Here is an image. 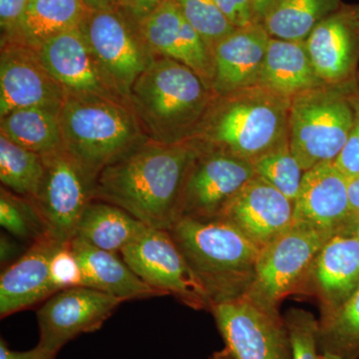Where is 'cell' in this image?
I'll return each mask as SVG.
<instances>
[{
	"label": "cell",
	"instance_id": "obj_31",
	"mask_svg": "<svg viewBox=\"0 0 359 359\" xmlns=\"http://www.w3.org/2000/svg\"><path fill=\"white\" fill-rule=\"evenodd\" d=\"M0 224L11 237L29 245L48 235L34 203L4 187L0 192Z\"/></svg>",
	"mask_w": 359,
	"mask_h": 359
},
{
	"label": "cell",
	"instance_id": "obj_8",
	"mask_svg": "<svg viewBox=\"0 0 359 359\" xmlns=\"http://www.w3.org/2000/svg\"><path fill=\"white\" fill-rule=\"evenodd\" d=\"M120 255L144 283L163 295H173L193 309H212L209 292L169 231L148 228Z\"/></svg>",
	"mask_w": 359,
	"mask_h": 359
},
{
	"label": "cell",
	"instance_id": "obj_32",
	"mask_svg": "<svg viewBox=\"0 0 359 359\" xmlns=\"http://www.w3.org/2000/svg\"><path fill=\"white\" fill-rule=\"evenodd\" d=\"M252 163L257 176L294 202L306 171L290 151V142L262 155Z\"/></svg>",
	"mask_w": 359,
	"mask_h": 359
},
{
	"label": "cell",
	"instance_id": "obj_39",
	"mask_svg": "<svg viewBox=\"0 0 359 359\" xmlns=\"http://www.w3.org/2000/svg\"><path fill=\"white\" fill-rule=\"evenodd\" d=\"M56 355L57 353L47 351L39 344L27 351H11L6 340L0 339V359H55Z\"/></svg>",
	"mask_w": 359,
	"mask_h": 359
},
{
	"label": "cell",
	"instance_id": "obj_23",
	"mask_svg": "<svg viewBox=\"0 0 359 359\" xmlns=\"http://www.w3.org/2000/svg\"><path fill=\"white\" fill-rule=\"evenodd\" d=\"M70 244L81 266L83 287L126 302L163 295L144 283L118 254L98 249L79 238H73Z\"/></svg>",
	"mask_w": 359,
	"mask_h": 359
},
{
	"label": "cell",
	"instance_id": "obj_6",
	"mask_svg": "<svg viewBox=\"0 0 359 359\" xmlns=\"http://www.w3.org/2000/svg\"><path fill=\"white\" fill-rule=\"evenodd\" d=\"M358 79L344 84H323L292 98L289 142L304 171L334 162L346 145L354 121L351 93Z\"/></svg>",
	"mask_w": 359,
	"mask_h": 359
},
{
	"label": "cell",
	"instance_id": "obj_38",
	"mask_svg": "<svg viewBox=\"0 0 359 359\" xmlns=\"http://www.w3.org/2000/svg\"><path fill=\"white\" fill-rule=\"evenodd\" d=\"M224 15L237 28L249 27L256 25L250 0H214Z\"/></svg>",
	"mask_w": 359,
	"mask_h": 359
},
{
	"label": "cell",
	"instance_id": "obj_2",
	"mask_svg": "<svg viewBox=\"0 0 359 359\" xmlns=\"http://www.w3.org/2000/svg\"><path fill=\"white\" fill-rule=\"evenodd\" d=\"M290 103L261 85L215 95L192 140L202 150L252 162L289 142Z\"/></svg>",
	"mask_w": 359,
	"mask_h": 359
},
{
	"label": "cell",
	"instance_id": "obj_10",
	"mask_svg": "<svg viewBox=\"0 0 359 359\" xmlns=\"http://www.w3.org/2000/svg\"><path fill=\"white\" fill-rule=\"evenodd\" d=\"M80 28L106 76L129 102L134 82L156 57L139 23L134 27L118 9L88 11Z\"/></svg>",
	"mask_w": 359,
	"mask_h": 359
},
{
	"label": "cell",
	"instance_id": "obj_30",
	"mask_svg": "<svg viewBox=\"0 0 359 359\" xmlns=\"http://www.w3.org/2000/svg\"><path fill=\"white\" fill-rule=\"evenodd\" d=\"M325 351L344 359L359 356V285L339 308L327 311L318 330Z\"/></svg>",
	"mask_w": 359,
	"mask_h": 359
},
{
	"label": "cell",
	"instance_id": "obj_40",
	"mask_svg": "<svg viewBox=\"0 0 359 359\" xmlns=\"http://www.w3.org/2000/svg\"><path fill=\"white\" fill-rule=\"evenodd\" d=\"M164 1L165 0H123L122 4L128 9L132 18L139 23Z\"/></svg>",
	"mask_w": 359,
	"mask_h": 359
},
{
	"label": "cell",
	"instance_id": "obj_11",
	"mask_svg": "<svg viewBox=\"0 0 359 359\" xmlns=\"http://www.w3.org/2000/svg\"><path fill=\"white\" fill-rule=\"evenodd\" d=\"M255 175L250 161L201 149L184 181L176 219L218 218Z\"/></svg>",
	"mask_w": 359,
	"mask_h": 359
},
{
	"label": "cell",
	"instance_id": "obj_27",
	"mask_svg": "<svg viewBox=\"0 0 359 359\" xmlns=\"http://www.w3.org/2000/svg\"><path fill=\"white\" fill-rule=\"evenodd\" d=\"M0 135L40 155L63 148L59 111L48 108H21L2 116Z\"/></svg>",
	"mask_w": 359,
	"mask_h": 359
},
{
	"label": "cell",
	"instance_id": "obj_4",
	"mask_svg": "<svg viewBox=\"0 0 359 359\" xmlns=\"http://www.w3.org/2000/svg\"><path fill=\"white\" fill-rule=\"evenodd\" d=\"M168 231L214 304L243 295L244 283L250 287L261 248L237 226L219 218H179Z\"/></svg>",
	"mask_w": 359,
	"mask_h": 359
},
{
	"label": "cell",
	"instance_id": "obj_9",
	"mask_svg": "<svg viewBox=\"0 0 359 359\" xmlns=\"http://www.w3.org/2000/svg\"><path fill=\"white\" fill-rule=\"evenodd\" d=\"M44 174L32 200L43 219L47 233L67 244L75 237L82 214L93 200L96 178L65 148L42 155Z\"/></svg>",
	"mask_w": 359,
	"mask_h": 359
},
{
	"label": "cell",
	"instance_id": "obj_20",
	"mask_svg": "<svg viewBox=\"0 0 359 359\" xmlns=\"http://www.w3.org/2000/svg\"><path fill=\"white\" fill-rule=\"evenodd\" d=\"M60 243L50 236L39 238L0 276V316L7 318L46 301L56 290L50 280V262Z\"/></svg>",
	"mask_w": 359,
	"mask_h": 359
},
{
	"label": "cell",
	"instance_id": "obj_37",
	"mask_svg": "<svg viewBox=\"0 0 359 359\" xmlns=\"http://www.w3.org/2000/svg\"><path fill=\"white\" fill-rule=\"evenodd\" d=\"M29 0H0L1 43L14 42L18 39L21 20Z\"/></svg>",
	"mask_w": 359,
	"mask_h": 359
},
{
	"label": "cell",
	"instance_id": "obj_36",
	"mask_svg": "<svg viewBox=\"0 0 359 359\" xmlns=\"http://www.w3.org/2000/svg\"><path fill=\"white\" fill-rule=\"evenodd\" d=\"M351 102L354 109L353 129L346 145L334 162L335 167L347 179L353 178L359 175V83L353 90Z\"/></svg>",
	"mask_w": 359,
	"mask_h": 359
},
{
	"label": "cell",
	"instance_id": "obj_29",
	"mask_svg": "<svg viewBox=\"0 0 359 359\" xmlns=\"http://www.w3.org/2000/svg\"><path fill=\"white\" fill-rule=\"evenodd\" d=\"M43 174L42 155L0 135V181L4 188L26 199H35Z\"/></svg>",
	"mask_w": 359,
	"mask_h": 359
},
{
	"label": "cell",
	"instance_id": "obj_43",
	"mask_svg": "<svg viewBox=\"0 0 359 359\" xmlns=\"http://www.w3.org/2000/svg\"><path fill=\"white\" fill-rule=\"evenodd\" d=\"M123 0H83L85 6L88 11H108V9H117L118 4Z\"/></svg>",
	"mask_w": 359,
	"mask_h": 359
},
{
	"label": "cell",
	"instance_id": "obj_34",
	"mask_svg": "<svg viewBox=\"0 0 359 359\" xmlns=\"http://www.w3.org/2000/svg\"><path fill=\"white\" fill-rule=\"evenodd\" d=\"M289 332L290 359H320L318 355L320 325L311 313L290 311L285 320Z\"/></svg>",
	"mask_w": 359,
	"mask_h": 359
},
{
	"label": "cell",
	"instance_id": "obj_24",
	"mask_svg": "<svg viewBox=\"0 0 359 359\" xmlns=\"http://www.w3.org/2000/svg\"><path fill=\"white\" fill-rule=\"evenodd\" d=\"M323 84L314 70L306 41L271 37L257 85L292 98Z\"/></svg>",
	"mask_w": 359,
	"mask_h": 359
},
{
	"label": "cell",
	"instance_id": "obj_42",
	"mask_svg": "<svg viewBox=\"0 0 359 359\" xmlns=\"http://www.w3.org/2000/svg\"><path fill=\"white\" fill-rule=\"evenodd\" d=\"M349 204L353 216H359V175L353 178L347 179Z\"/></svg>",
	"mask_w": 359,
	"mask_h": 359
},
{
	"label": "cell",
	"instance_id": "obj_26",
	"mask_svg": "<svg viewBox=\"0 0 359 359\" xmlns=\"http://www.w3.org/2000/svg\"><path fill=\"white\" fill-rule=\"evenodd\" d=\"M87 11L83 0H29L14 42L35 50L52 37L80 26Z\"/></svg>",
	"mask_w": 359,
	"mask_h": 359
},
{
	"label": "cell",
	"instance_id": "obj_1",
	"mask_svg": "<svg viewBox=\"0 0 359 359\" xmlns=\"http://www.w3.org/2000/svg\"><path fill=\"white\" fill-rule=\"evenodd\" d=\"M200 152L192 139L175 144L149 139L104 168L93 200L122 208L149 228L169 230L187 173Z\"/></svg>",
	"mask_w": 359,
	"mask_h": 359
},
{
	"label": "cell",
	"instance_id": "obj_41",
	"mask_svg": "<svg viewBox=\"0 0 359 359\" xmlns=\"http://www.w3.org/2000/svg\"><path fill=\"white\" fill-rule=\"evenodd\" d=\"M20 248L13 238L1 233V238H0V262L1 264L9 266L18 261L25 252H20Z\"/></svg>",
	"mask_w": 359,
	"mask_h": 359
},
{
	"label": "cell",
	"instance_id": "obj_13",
	"mask_svg": "<svg viewBox=\"0 0 359 359\" xmlns=\"http://www.w3.org/2000/svg\"><path fill=\"white\" fill-rule=\"evenodd\" d=\"M124 302L121 297L88 287L59 290L37 311L39 346L58 353L80 334L100 330Z\"/></svg>",
	"mask_w": 359,
	"mask_h": 359
},
{
	"label": "cell",
	"instance_id": "obj_22",
	"mask_svg": "<svg viewBox=\"0 0 359 359\" xmlns=\"http://www.w3.org/2000/svg\"><path fill=\"white\" fill-rule=\"evenodd\" d=\"M311 271L328 311L339 308L359 285V240L341 230L328 238Z\"/></svg>",
	"mask_w": 359,
	"mask_h": 359
},
{
	"label": "cell",
	"instance_id": "obj_28",
	"mask_svg": "<svg viewBox=\"0 0 359 359\" xmlns=\"http://www.w3.org/2000/svg\"><path fill=\"white\" fill-rule=\"evenodd\" d=\"M341 4L340 0H276L262 25L271 39L306 41Z\"/></svg>",
	"mask_w": 359,
	"mask_h": 359
},
{
	"label": "cell",
	"instance_id": "obj_16",
	"mask_svg": "<svg viewBox=\"0 0 359 359\" xmlns=\"http://www.w3.org/2000/svg\"><path fill=\"white\" fill-rule=\"evenodd\" d=\"M47 70L69 93L124 101L106 76L80 26L35 49Z\"/></svg>",
	"mask_w": 359,
	"mask_h": 359
},
{
	"label": "cell",
	"instance_id": "obj_17",
	"mask_svg": "<svg viewBox=\"0 0 359 359\" xmlns=\"http://www.w3.org/2000/svg\"><path fill=\"white\" fill-rule=\"evenodd\" d=\"M218 218L237 226L262 249L294 224V202L255 175Z\"/></svg>",
	"mask_w": 359,
	"mask_h": 359
},
{
	"label": "cell",
	"instance_id": "obj_3",
	"mask_svg": "<svg viewBox=\"0 0 359 359\" xmlns=\"http://www.w3.org/2000/svg\"><path fill=\"white\" fill-rule=\"evenodd\" d=\"M214 98L195 71L156 55L134 82L128 100L150 140L175 144L193 138Z\"/></svg>",
	"mask_w": 359,
	"mask_h": 359
},
{
	"label": "cell",
	"instance_id": "obj_18",
	"mask_svg": "<svg viewBox=\"0 0 359 359\" xmlns=\"http://www.w3.org/2000/svg\"><path fill=\"white\" fill-rule=\"evenodd\" d=\"M139 27L156 55L174 59L188 66L211 89L212 53L175 0H165L139 22Z\"/></svg>",
	"mask_w": 359,
	"mask_h": 359
},
{
	"label": "cell",
	"instance_id": "obj_19",
	"mask_svg": "<svg viewBox=\"0 0 359 359\" xmlns=\"http://www.w3.org/2000/svg\"><path fill=\"white\" fill-rule=\"evenodd\" d=\"M353 215L347 178L334 162H323L304 172L294 202V224L327 235L344 230Z\"/></svg>",
	"mask_w": 359,
	"mask_h": 359
},
{
	"label": "cell",
	"instance_id": "obj_12",
	"mask_svg": "<svg viewBox=\"0 0 359 359\" xmlns=\"http://www.w3.org/2000/svg\"><path fill=\"white\" fill-rule=\"evenodd\" d=\"M211 311L233 359H290L287 327L245 295L217 302Z\"/></svg>",
	"mask_w": 359,
	"mask_h": 359
},
{
	"label": "cell",
	"instance_id": "obj_14",
	"mask_svg": "<svg viewBox=\"0 0 359 359\" xmlns=\"http://www.w3.org/2000/svg\"><path fill=\"white\" fill-rule=\"evenodd\" d=\"M67 93L34 49L20 42L1 43L0 117L21 108L59 111Z\"/></svg>",
	"mask_w": 359,
	"mask_h": 359
},
{
	"label": "cell",
	"instance_id": "obj_7",
	"mask_svg": "<svg viewBox=\"0 0 359 359\" xmlns=\"http://www.w3.org/2000/svg\"><path fill=\"white\" fill-rule=\"evenodd\" d=\"M332 237L294 224L259 250L255 275L245 297L271 313L306 276L318 252Z\"/></svg>",
	"mask_w": 359,
	"mask_h": 359
},
{
	"label": "cell",
	"instance_id": "obj_35",
	"mask_svg": "<svg viewBox=\"0 0 359 359\" xmlns=\"http://www.w3.org/2000/svg\"><path fill=\"white\" fill-rule=\"evenodd\" d=\"M50 280L56 292L83 287L82 271L70 243L59 245L50 262Z\"/></svg>",
	"mask_w": 359,
	"mask_h": 359
},
{
	"label": "cell",
	"instance_id": "obj_33",
	"mask_svg": "<svg viewBox=\"0 0 359 359\" xmlns=\"http://www.w3.org/2000/svg\"><path fill=\"white\" fill-rule=\"evenodd\" d=\"M188 22L199 33L212 53L214 47L237 29L214 0H175Z\"/></svg>",
	"mask_w": 359,
	"mask_h": 359
},
{
	"label": "cell",
	"instance_id": "obj_47",
	"mask_svg": "<svg viewBox=\"0 0 359 359\" xmlns=\"http://www.w3.org/2000/svg\"><path fill=\"white\" fill-rule=\"evenodd\" d=\"M214 359H233V358L231 355V353L226 351V353L217 354Z\"/></svg>",
	"mask_w": 359,
	"mask_h": 359
},
{
	"label": "cell",
	"instance_id": "obj_45",
	"mask_svg": "<svg viewBox=\"0 0 359 359\" xmlns=\"http://www.w3.org/2000/svg\"><path fill=\"white\" fill-rule=\"evenodd\" d=\"M344 230L353 233L359 240V216H353Z\"/></svg>",
	"mask_w": 359,
	"mask_h": 359
},
{
	"label": "cell",
	"instance_id": "obj_15",
	"mask_svg": "<svg viewBox=\"0 0 359 359\" xmlns=\"http://www.w3.org/2000/svg\"><path fill=\"white\" fill-rule=\"evenodd\" d=\"M306 42L323 83L358 79L359 4H342L314 28Z\"/></svg>",
	"mask_w": 359,
	"mask_h": 359
},
{
	"label": "cell",
	"instance_id": "obj_44",
	"mask_svg": "<svg viewBox=\"0 0 359 359\" xmlns=\"http://www.w3.org/2000/svg\"><path fill=\"white\" fill-rule=\"evenodd\" d=\"M252 1V11L257 23H262L264 15L269 11L276 0H250Z\"/></svg>",
	"mask_w": 359,
	"mask_h": 359
},
{
	"label": "cell",
	"instance_id": "obj_5",
	"mask_svg": "<svg viewBox=\"0 0 359 359\" xmlns=\"http://www.w3.org/2000/svg\"><path fill=\"white\" fill-rule=\"evenodd\" d=\"M63 147L89 172L99 173L149 140L129 103L68 92L59 110Z\"/></svg>",
	"mask_w": 359,
	"mask_h": 359
},
{
	"label": "cell",
	"instance_id": "obj_21",
	"mask_svg": "<svg viewBox=\"0 0 359 359\" xmlns=\"http://www.w3.org/2000/svg\"><path fill=\"white\" fill-rule=\"evenodd\" d=\"M271 36L262 23L237 28L212 50L211 89L216 96L259 84Z\"/></svg>",
	"mask_w": 359,
	"mask_h": 359
},
{
	"label": "cell",
	"instance_id": "obj_25",
	"mask_svg": "<svg viewBox=\"0 0 359 359\" xmlns=\"http://www.w3.org/2000/svg\"><path fill=\"white\" fill-rule=\"evenodd\" d=\"M148 228L122 208L92 200L79 219L74 238L98 249L121 254Z\"/></svg>",
	"mask_w": 359,
	"mask_h": 359
},
{
	"label": "cell",
	"instance_id": "obj_46",
	"mask_svg": "<svg viewBox=\"0 0 359 359\" xmlns=\"http://www.w3.org/2000/svg\"><path fill=\"white\" fill-rule=\"evenodd\" d=\"M320 359H344L339 354L330 353V351H325L323 355L320 356Z\"/></svg>",
	"mask_w": 359,
	"mask_h": 359
}]
</instances>
